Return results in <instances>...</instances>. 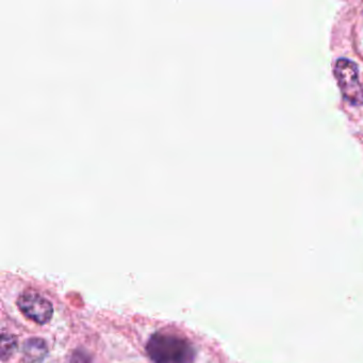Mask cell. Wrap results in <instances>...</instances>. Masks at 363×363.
<instances>
[{
	"label": "cell",
	"mask_w": 363,
	"mask_h": 363,
	"mask_svg": "<svg viewBox=\"0 0 363 363\" xmlns=\"http://www.w3.org/2000/svg\"><path fill=\"white\" fill-rule=\"evenodd\" d=\"M146 352L154 363H194L193 344L176 333L158 331L148 339Z\"/></svg>",
	"instance_id": "6da1fadb"
},
{
	"label": "cell",
	"mask_w": 363,
	"mask_h": 363,
	"mask_svg": "<svg viewBox=\"0 0 363 363\" xmlns=\"http://www.w3.org/2000/svg\"><path fill=\"white\" fill-rule=\"evenodd\" d=\"M335 74L343 96L354 105L363 104V89L359 79L358 67L348 59H339L335 63Z\"/></svg>",
	"instance_id": "7a4b0ae2"
},
{
	"label": "cell",
	"mask_w": 363,
	"mask_h": 363,
	"mask_svg": "<svg viewBox=\"0 0 363 363\" xmlns=\"http://www.w3.org/2000/svg\"><path fill=\"white\" fill-rule=\"evenodd\" d=\"M18 307L27 318L39 325L48 324L54 315L52 303L33 290L25 291L18 296Z\"/></svg>",
	"instance_id": "3957f363"
},
{
	"label": "cell",
	"mask_w": 363,
	"mask_h": 363,
	"mask_svg": "<svg viewBox=\"0 0 363 363\" xmlns=\"http://www.w3.org/2000/svg\"><path fill=\"white\" fill-rule=\"evenodd\" d=\"M48 344L40 337H30L25 342L24 354L30 362H40L48 354Z\"/></svg>",
	"instance_id": "277c9868"
},
{
	"label": "cell",
	"mask_w": 363,
	"mask_h": 363,
	"mask_svg": "<svg viewBox=\"0 0 363 363\" xmlns=\"http://www.w3.org/2000/svg\"><path fill=\"white\" fill-rule=\"evenodd\" d=\"M18 350V339L16 335H10V333H3L1 335V348H0V354H1V361L6 362L9 360Z\"/></svg>",
	"instance_id": "5b68a950"
}]
</instances>
